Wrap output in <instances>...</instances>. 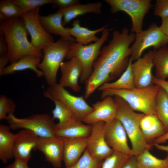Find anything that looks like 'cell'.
Segmentation results:
<instances>
[{
    "instance_id": "cell-1",
    "label": "cell",
    "mask_w": 168,
    "mask_h": 168,
    "mask_svg": "<svg viewBox=\"0 0 168 168\" xmlns=\"http://www.w3.org/2000/svg\"><path fill=\"white\" fill-rule=\"evenodd\" d=\"M135 34L123 28L114 30L108 44L102 47L95 61L90 76L84 83V98H88L104 83L120 77L127 68L131 55L130 45L134 41Z\"/></svg>"
},
{
    "instance_id": "cell-2",
    "label": "cell",
    "mask_w": 168,
    "mask_h": 168,
    "mask_svg": "<svg viewBox=\"0 0 168 168\" xmlns=\"http://www.w3.org/2000/svg\"><path fill=\"white\" fill-rule=\"evenodd\" d=\"M0 30L8 46V55L11 63L28 55L43 58L42 51L36 49L28 40L29 33L21 16L0 21Z\"/></svg>"
},
{
    "instance_id": "cell-3",
    "label": "cell",
    "mask_w": 168,
    "mask_h": 168,
    "mask_svg": "<svg viewBox=\"0 0 168 168\" xmlns=\"http://www.w3.org/2000/svg\"><path fill=\"white\" fill-rule=\"evenodd\" d=\"M114 99L117 109L115 118L122 124L131 143L133 155L136 156L152 146L147 142L140 127V121L144 114L132 110L127 103L119 96H114Z\"/></svg>"
},
{
    "instance_id": "cell-4",
    "label": "cell",
    "mask_w": 168,
    "mask_h": 168,
    "mask_svg": "<svg viewBox=\"0 0 168 168\" xmlns=\"http://www.w3.org/2000/svg\"><path fill=\"white\" fill-rule=\"evenodd\" d=\"M160 88L153 84L145 87L130 89H105L101 91V97L103 99L107 96H117L135 111L144 114H156V99Z\"/></svg>"
},
{
    "instance_id": "cell-5",
    "label": "cell",
    "mask_w": 168,
    "mask_h": 168,
    "mask_svg": "<svg viewBox=\"0 0 168 168\" xmlns=\"http://www.w3.org/2000/svg\"><path fill=\"white\" fill-rule=\"evenodd\" d=\"M112 29L106 28L102 32L99 40L93 44L84 45L76 42H70L69 51L65 59L68 60L73 58H77L82 66V73L80 81L85 83L91 74L93 63L98 57L101 47L106 41Z\"/></svg>"
},
{
    "instance_id": "cell-6",
    "label": "cell",
    "mask_w": 168,
    "mask_h": 168,
    "mask_svg": "<svg viewBox=\"0 0 168 168\" xmlns=\"http://www.w3.org/2000/svg\"><path fill=\"white\" fill-rule=\"evenodd\" d=\"M70 43L69 41L61 38L43 49V59L37 67L42 72L49 86L57 83V72L69 51Z\"/></svg>"
},
{
    "instance_id": "cell-7",
    "label": "cell",
    "mask_w": 168,
    "mask_h": 168,
    "mask_svg": "<svg viewBox=\"0 0 168 168\" xmlns=\"http://www.w3.org/2000/svg\"><path fill=\"white\" fill-rule=\"evenodd\" d=\"M7 121L11 129L30 130L39 137H49L55 136L56 125L54 119L46 114H36L29 117L19 118L14 113L7 115Z\"/></svg>"
},
{
    "instance_id": "cell-8",
    "label": "cell",
    "mask_w": 168,
    "mask_h": 168,
    "mask_svg": "<svg viewBox=\"0 0 168 168\" xmlns=\"http://www.w3.org/2000/svg\"><path fill=\"white\" fill-rule=\"evenodd\" d=\"M109 5L112 13L123 11L130 16L131 33L135 34L142 31L145 15L152 7L150 0H105Z\"/></svg>"
},
{
    "instance_id": "cell-9",
    "label": "cell",
    "mask_w": 168,
    "mask_h": 168,
    "mask_svg": "<svg viewBox=\"0 0 168 168\" xmlns=\"http://www.w3.org/2000/svg\"><path fill=\"white\" fill-rule=\"evenodd\" d=\"M168 36L160 26L154 23L146 30L135 34L133 44L130 47V58L135 61L140 57L144 50L152 47L155 50L166 46Z\"/></svg>"
},
{
    "instance_id": "cell-10",
    "label": "cell",
    "mask_w": 168,
    "mask_h": 168,
    "mask_svg": "<svg viewBox=\"0 0 168 168\" xmlns=\"http://www.w3.org/2000/svg\"><path fill=\"white\" fill-rule=\"evenodd\" d=\"M43 94L49 99H54L62 102L72 111L77 119L82 121L93 110L83 96H76L71 94L58 83L49 86L46 90L44 91Z\"/></svg>"
},
{
    "instance_id": "cell-11",
    "label": "cell",
    "mask_w": 168,
    "mask_h": 168,
    "mask_svg": "<svg viewBox=\"0 0 168 168\" xmlns=\"http://www.w3.org/2000/svg\"><path fill=\"white\" fill-rule=\"evenodd\" d=\"M40 7L22 13L21 17L31 36L30 43L37 49L42 51L46 46L54 42L51 35L42 26L39 19Z\"/></svg>"
},
{
    "instance_id": "cell-12",
    "label": "cell",
    "mask_w": 168,
    "mask_h": 168,
    "mask_svg": "<svg viewBox=\"0 0 168 168\" xmlns=\"http://www.w3.org/2000/svg\"><path fill=\"white\" fill-rule=\"evenodd\" d=\"M103 133L106 142L113 150L130 156L133 155L128 143V136L121 122L115 118L105 123Z\"/></svg>"
},
{
    "instance_id": "cell-13",
    "label": "cell",
    "mask_w": 168,
    "mask_h": 168,
    "mask_svg": "<svg viewBox=\"0 0 168 168\" xmlns=\"http://www.w3.org/2000/svg\"><path fill=\"white\" fill-rule=\"evenodd\" d=\"M63 142L62 138L55 136L39 137L35 150L42 152L46 160L55 168H60L63 159Z\"/></svg>"
},
{
    "instance_id": "cell-14",
    "label": "cell",
    "mask_w": 168,
    "mask_h": 168,
    "mask_svg": "<svg viewBox=\"0 0 168 168\" xmlns=\"http://www.w3.org/2000/svg\"><path fill=\"white\" fill-rule=\"evenodd\" d=\"M153 51L150 50L131 64L135 87L143 88L153 84Z\"/></svg>"
},
{
    "instance_id": "cell-15",
    "label": "cell",
    "mask_w": 168,
    "mask_h": 168,
    "mask_svg": "<svg viewBox=\"0 0 168 168\" xmlns=\"http://www.w3.org/2000/svg\"><path fill=\"white\" fill-rule=\"evenodd\" d=\"M105 123L99 122L91 125V132L87 138L86 148L92 156L102 160L109 156L113 151L108 145L104 137Z\"/></svg>"
},
{
    "instance_id": "cell-16",
    "label": "cell",
    "mask_w": 168,
    "mask_h": 168,
    "mask_svg": "<svg viewBox=\"0 0 168 168\" xmlns=\"http://www.w3.org/2000/svg\"><path fill=\"white\" fill-rule=\"evenodd\" d=\"M102 100L92 105L93 110L82 120L85 124L91 125L99 122H110L115 118L117 105L111 96H107Z\"/></svg>"
},
{
    "instance_id": "cell-17",
    "label": "cell",
    "mask_w": 168,
    "mask_h": 168,
    "mask_svg": "<svg viewBox=\"0 0 168 168\" xmlns=\"http://www.w3.org/2000/svg\"><path fill=\"white\" fill-rule=\"evenodd\" d=\"M39 137L33 132L22 129L15 134L13 153L15 159L28 162L31 157V152L35 149Z\"/></svg>"
},
{
    "instance_id": "cell-18",
    "label": "cell",
    "mask_w": 168,
    "mask_h": 168,
    "mask_svg": "<svg viewBox=\"0 0 168 168\" xmlns=\"http://www.w3.org/2000/svg\"><path fill=\"white\" fill-rule=\"evenodd\" d=\"M61 76L58 84L63 87H68L75 92L79 91L81 87L78 81L82 71V66L79 60L73 58L63 62L60 67Z\"/></svg>"
},
{
    "instance_id": "cell-19",
    "label": "cell",
    "mask_w": 168,
    "mask_h": 168,
    "mask_svg": "<svg viewBox=\"0 0 168 168\" xmlns=\"http://www.w3.org/2000/svg\"><path fill=\"white\" fill-rule=\"evenodd\" d=\"M62 138L63 142V161L65 167H68L82 156L87 148L88 138Z\"/></svg>"
},
{
    "instance_id": "cell-20",
    "label": "cell",
    "mask_w": 168,
    "mask_h": 168,
    "mask_svg": "<svg viewBox=\"0 0 168 168\" xmlns=\"http://www.w3.org/2000/svg\"><path fill=\"white\" fill-rule=\"evenodd\" d=\"M63 14L60 12L46 16H39L42 26L49 34L59 35L61 38L70 42H75V39L70 35L63 26Z\"/></svg>"
},
{
    "instance_id": "cell-21",
    "label": "cell",
    "mask_w": 168,
    "mask_h": 168,
    "mask_svg": "<svg viewBox=\"0 0 168 168\" xmlns=\"http://www.w3.org/2000/svg\"><path fill=\"white\" fill-rule=\"evenodd\" d=\"M140 127L146 141L152 144L154 140L167 133L163 124L155 114H144L141 119Z\"/></svg>"
},
{
    "instance_id": "cell-22",
    "label": "cell",
    "mask_w": 168,
    "mask_h": 168,
    "mask_svg": "<svg viewBox=\"0 0 168 168\" xmlns=\"http://www.w3.org/2000/svg\"><path fill=\"white\" fill-rule=\"evenodd\" d=\"M91 130V125L76 118L56 129L55 134L61 138H86L89 137Z\"/></svg>"
},
{
    "instance_id": "cell-23",
    "label": "cell",
    "mask_w": 168,
    "mask_h": 168,
    "mask_svg": "<svg viewBox=\"0 0 168 168\" xmlns=\"http://www.w3.org/2000/svg\"><path fill=\"white\" fill-rule=\"evenodd\" d=\"M40 57L32 55H25L16 61L11 63L0 72V76L15 73L16 72L30 69L33 71L38 77L44 76L42 72L37 67L41 62Z\"/></svg>"
},
{
    "instance_id": "cell-24",
    "label": "cell",
    "mask_w": 168,
    "mask_h": 168,
    "mask_svg": "<svg viewBox=\"0 0 168 168\" xmlns=\"http://www.w3.org/2000/svg\"><path fill=\"white\" fill-rule=\"evenodd\" d=\"M102 3L101 2L74 5L67 8L58 9L57 12H61L63 15L62 23L64 26L73 19L88 13L100 14Z\"/></svg>"
},
{
    "instance_id": "cell-25",
    "label": "cell",
    "mask_w": 168,
    "mask_h": 168,
    "mask_svg": "<svg viewBox=\"0 0 168 168\" xmlns=\"http://www.w3.org/2000/svg\"><path fill=\"white\" fill-rule=\"evenodd\" d=\"M72 25V27H66L67 32L71 36L75 38V42L84 45H87L92 42L98 41L99 38L96 36V34L102 32L107 27V25H105L98 29L91 30L81 26L79 20L74 21Z\"/></svg>"
},
{
    "instance_id": "cell-26",
    "label": "cell",
    "mask_w": 168,
    "mask_h": 168,
    "mask_svg": "<svg viewBox=\"0 0 168 168\" xmlns=\"http://www.w3.org/2000/svg\"><path fill=\"white\" fill-rule=\"evenodd\" d=\"M10 129L9 126L0 124V159L3 164L14 157L15 134L10 132Z\"/></svg>"
},
{
    "instance_id": "cell-27",
    "label": "cell",
    "mask_w": 168,
    "mask_h": 168,
    "mask_svg": "<svg viewBox=\"0 0 168 168\" xmlns=\"http://www.w3.org/2000/svg\"><path fill=\"white\" fill-rule=\"evenodd\" d=\"M133 61L130 58L127 68L118 79L114 82L104 84L100 86L98 90L101 91L105 89L125 90L135 87L131 66Z\"/></svg>"
},
{
    "instance_id": "cell-28",
    "label": "cell",
    "mask_w": 168,
    "mask_h": 168,
    "mask_svg": "<svg viewBox=\"0 0 168 168\" xmlns=\"http://www.w3.org/2000/svg\"><path fill=\"white\" fill-rule=\"evenodd\" d=\"M153 51V62L157 79H168V48L165 46Z\"/></svg>"
},
{
    "instance_id": "cell-29",
    "label": "cell",
    "mask_w": 168,
    "mask_h": 168,
    "mask_svg": "<svg viewBox=\"0 0 168 168\" xmlns=\"http://www.w3.org/2000/svg\"><path fill=\"white\" fill-rule=\"evenodd\" d=\"M146 150L135 156L138 168H168V152L163 159L158 158Z\"/></svg>"
},
{
    "instance_id": "cell-30",
    "label": "cell",
    "mask_w": 168,
    "mask_h": 168,
    "mask_svg": "<svg viewBox=\"0 0 168 168\" xmlns=\"http://www.w3.org/2000/svg\"><path fill=\"white\" fill-rule=\"evenodd\" d=\"M155 111L156 115L168 132V95L161 87L156 99Z\"/></svg>"
},
{
    "instance_id": "cell-31",
    "label": "cell",
    "mask_w": 168,
    "mask_h": 168,
    "mask_svg": "<svg viewBox=\"0 0 168 168\" xmlns=\"http://www.w3.org/2000/svg\"><path fill=\"white\" fill-rule=\"evenodd\" d=\"M54 103L55 108L52 111L53 119H58V123L56 124L55 129L77 118L72 111L60 101L54 99H50Z\"/></svg>"
},
{
    "instance_id": "cell-32",
    "label": "cell",
    "mask_w": 168,
    "mask_h": 168,
    "mask_svg": "<svg viewBox=\"0 0 168 168\" xmlns=\"http://www.w3.org/2000/svg\"><path fill=\"white\" fill-rule=\"evenodd\" d=\"M23 12L21 8L12 0H2L0 1V21L21 16Z\"/></svg>"
},
{
    "instance_id": "cell-33",
    "label": "cell",
    "mask_w": 168,
    "mask_h": 168,
    "mask_svg": "<svg viewBox=\"0 0 168 168\" xmlns=\"http://www.w3.org/2000/svg\"><path fill=\"white\" fill-rule=\"evenodd\" d=\"M131 156L113 150L104 160L101 168H123Z\"/></svg>"
},
{
    "instance_id": "cell-34",
    "label": "cell",
    "mask_w": 168,
    "mask_h": 168,
    "mask_svg": "<svg viewBox=\"0 0 168 168\" xmlns=\"http://www.w3.org/2000/svg\"><path fill=\"white\" fill-rule=\"evenodd\" d=\"M103 161L92 156L86 149L75 164L65 168H101Z\"/></svg>"
},
{
    "instance_id": "cell-35",
    "label": "cell",
    "mask_w": 168,
    "mask_h": 168,
    "mask_svg": "<svg viewBox=\"0 0 168 168\" xmlns=\"http://www.w3.org/2000/svg\"><path fill=\"white\" fill-rule=\"evenodd\" d=\"M16 105L11 99L3 95L0 96V120L8 119L7 114L14 113Z\"/></svg>"
},
{
    "instance_id": "cell-36",
    "label": "cell",
    "mask_w": 168,
    "mask_h": 168,
    "mask_svg": "<svg viewBox=\"0 0 168 168\" xmlns=\"http://www.w3.org/2000/svg\"><path fill=\"white\" fill-rule=\"evenodd\" d=\"M19 6L23 12L40 7L44 5L51 4L52 0H12Z\"/></svg>"
},
{
    "instance_id": "cell-37",
    "label": "cell",
    "mask_w": 168,
    "mask_h": 168,
    "mask_svg": "<svg viewBox=\"0 0 168 168\" xmlns=\"http://www.w3.org/2000/svg\"><path fill=\"white\" fill-rule=\"evenodd\" d=\"M154 15L163 18L168 16V0H156Z\"/></svg>"
},
{
    "instance_id": "cell-38",
    "label": "cell",
    "mask_w": 168,
    "mask_h": 168,
    "mask_svg": "<svg viewBox=\"0 0 168 168\" xmlns=\"http://www.w3.org/2000/svg\"><path fill=\"white\" fill-rule=\"evenodd\" d=\"M79 3L80 1L78 0H52L51 4L54 7L58 8V9H63Z\"/></svg>"
},
{
    "instance_id": "cell-39",
    "label": "cell",
    "mask_w": 168,
    "mask_h": 168,
    "mask_svg": "<svg viewBox=\"0 0 168 168\" xmlns=\"http://www.w3.org/2000/svg\"><path fill=\"white\" fill-rule=\"evenodd\" d=\"M27 163L21 160L15 159L13 162L8 165L4 168H30Z\"/></svg>"
},
{
    "instance_id": "cell-40",
    "label": "cell",
    "mask_w": 168,
    "mask_h": 168,
    "mask_svg": "<svg viewBox=\"0 0 168 168\" xmlns=\"http://www.w3.org/2000/svg\"><path fill=\"white\" fill-rule=\"evenodd\" d=\"M8 47L7 44L3 35L0 32V56L8 55Z\"/></svg>"
},
{
    "instance_id": "cell-41",
    "label": "cell",
    "mask_w": 168,
    "mask_h": 168,
    "mask_svg": "<svg viewBox=\"0 0 168 168\" xmlns=\"http://www.w3.org/2000/svg\"><path fill=\"white\" fill-rule=\"evenodd\" d=\"M153 83L162 88L168 95V81L167 80L159 79L154 76L153 79Z\"/></svg>"
},
{
    "instance_id": "cell-42",
    "label": "cell",
    "mask_w": 168,
    "mask_h": 168,
    "mask_svg": "<svg viewBox=\"0 0 168 168\" xmlns=\"http://www.w3.org/2000/svg\"><path fill=\"white\" fill-rule=\"evenodd\" d=\"M123 168H138L136 156H131Z\"/></svg>"
},
{
    "instance_id": "cell-43",
    "label": "cell",
    "mask_w": 168,
    "mask_h": 168,
    "mask_svg": "<svg viewBox=\"0 0 168 168\" xmlns=\"http://www.w3.org/2000/svg\"><path fill=\"white\" fill-rule=\"evenodd\" d=\"M10 62L8 55L0 56V72L5 68Z\"/></svg>"
},
{
    "instance_id": "cell-44",
    "label": "cell",
    "mask_w": 168,
    "mask_h": 168,
    "mask_svg": "<svg viewBox=\"0 0 168 168\" xmlns=\"http://www.w3.org/2000/svg\"><path fill=\"white\" fill-rule=\"evenodd\" d=\"M161 19V24L160 27L166 34L168 36V16Z\"/></svg>"
},
{
    "instance_id": "cell-45",
    "label": "cell",
    "mask_w": 168,
    "mask_h": 168,
    "mask_svg": "<svg viewBox=\"0 0 168 168\" xmlns=\"http://www.w3.org/2000/svg\"><path fill=\"white\" fill-rule=\"evenodd\" d=\"M168 140V132L164 135L156 139L153 141V143L160 144L166 142Z\"/></svg>"
},
{
    "instance_id": "cell-46",
    "label": "cell",
    "mask_w": 168,
    "mask_h": 168,
    "mask_svg": "<svg viewBox=\"0 0 168 168\" xmlns=\"http://www.w3.org/2000/svg\"><path fill=\"white\" fill-rule=\"evenodd\" d=\"M153 144L157 149L168 152V145H164L156 143H153Z\"/></svg>"
},
{
    "instance_id": "cell-47",
    "label": "cell",
    "mask_w": 168,
    "mask_h": 168,
    "mask_svg": "<svg viewBox=\"0 0 168 168\" xmlns=\"http://www.w3.org/2000/svg\"><path fill=\"white\" fill-rule=\"evenodd\" d=\"M167 81H168V80H167Z\"/></svg>"
},
{
    "instance_id": "cell-48",
    "label": "cell",
    "mask_w": 168,
    "mask_h": 168,
    "mask_svg": "<svg viewBox=\"0 0 168 168\" xmlns=\"http://www.w3.org/2000/svg\"><path fill=\"white\" fill-rule=\"evenodd\" d=\"M168 48V46H167Z\"/></svg>"
},
{
    "instance_id": "cell-49",
    "label": "cell",
    "mask_w": 168,
    "mask_h": 168,
    "mask_svg": "<svg viewBox=\"0 0 168 168\" xmlns=\"http://www.w3.org/2000/svg\"><path fill=\"white\" fill-rule=\"evenodd\" d=\"M168 153V152H167Z\"/></svg>"
}]
</instances>
